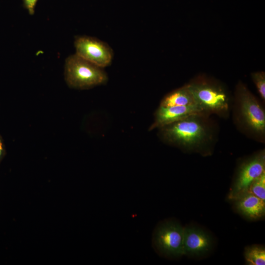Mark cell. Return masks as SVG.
I'll return each instance as SVG.
<instances>
[{"mask_svg":"<svg viewBox=\"0 0 265 265\" xmlns=\"http://www.w3.org/2000/svg\"><path fill=\"white\" fill-rule=\"evenodd\" d=\"M64 76L70 87L80 89L105 84L108 79L104 68L93 64L76 53L66 59Z\"/></svg>","mask_w":265,"mask_h":265,"instance_id":"1","label":"cell"},{"mask_svg":"<svg viewBox=\"0 0 265 265\" xmlns=\"http://www.w3.org/2000/svg\"><path fill=\"white\" fill-rule=\"evenodd\" d=\"M196 116H192L165 126L161 129L163 138L168 142L183 146L200 142L206 136V130Z\"/></svg>","mask_w":265,"mask_h":265,"instance_id":"2","label":"cell"},{"mask_svg":"<svg viewBox=\"0 0 265 265\" xmlns=\"http://www.w3.org/2000/svg\"><path fill=\"white\" fill-rule=\"evenodd\" d=\"M74 46L76 54L100 67L104 68L112 62L114 54L112 49L98 38L78 36L75 39Z\"/></svg>","mask_w":265,"mask_h":265,"instance_id":"3","label":"cell"},{"mask_svg":"<svg viewBox=\"0 0 265 265\" xmlns=\"http://www.w3.org/2000/svg\"><path fill=\"white\" fill-rule=\"evenodd\" d=\"M184 228L174 221H167L156 229L154 242L157 249L168 257L183 255Z\"/></svg>","mask_w":265,"mask_h":265,"instance_id":"4","label":"cell"},{"mask_svg":"<svg viewBox=\"0 0 265 265\" xmlns=\"http://www.w3.org/2000/svg\"><path fill=\"white\" fill-rule=\"evenodd\" d=\"M196 105L202 110L221 112L228 108V100L221 89L205 83L188 84Z\"/></svg>","mask_w":265,"mask_h":265,"instance_id":"5","label":"cell"},{"mask_svg":"<svg viewBox=\"0 0 265 265\" xmlns=\"http://www.w3.org/2000/svg\"><path fill=\"white\" fill-rule=\"evenodd\" d=\"M265 169L264 152L244 162L238 170L230 196L235 198L246 191L253 181L265 172Z\"/></svg>","mask_w":265,"mask_h":265,"instance_id":"6","label":"cell"},{"mask_svg":"<svg viewBox=\"0 0 265 265\" xmlns=\"http://www.w3.org/2000/svg\"><path fill=\"white\" fill-rule=\"evenodd\" d=\"M241 112L246 124L255 132L263 134L265 131V114L259 104L244 86L239 89Z\"/></svg>","mask_w":265,"mask_h":265,"instance_id":"7","label":"cell"},{"mask_svg":"<svg viewBox=\"0 0 265 265\" xmlns=\"http://www.w3.org/2000/svg\"><path fill=\"white\" fill-rule=\"evenodd\" d=\"M203 111L197 105L187 106H160L156 111L155 119L149 130L161 128L187 117L200 114Z\"/></svg>","mask_w":265,"mask_h":265,"instance_id":"8","label":"cell"},{"mask_svg":"<svg viewBox=\"0 0 265 265\" xmlns=\"http://www.w3.org/2000/svg\"><path fill=\"white\" fill-rule=\"evenodd\" d=\"M212 246L211 236L203 230L193 227L184 228V255L200 256L209 251Z\"/></svg>","mask_w":265,"mask_h":265,"instance_id":"9","label":"cell"},{"mask_svg":"<svg viewBox=\"0 0 265 265\" xmlns=\"http://www.w3.org/2000/svg\"><path fill=\"white\" fill-rule=\"evenodd\" d=\"M236 209L250 219H257L264 215L265 201L246 191L235 198Z\"/></svg>","mask_w":265,"mask_h":265,"instance_id":"10","label":"cell"},{"mask_svg":"<svg viewBox=\"0 0 265 265\" xmlns=\"http://www.w3.org/2000/svg\"><path fill=\"white\" fill-rule=\"evenodd\" d=\"M196 105L188 85L177 89L166 95L162 100L160 106H187Z\"/></svg>","mask_w":265,"mask_h":265,"instance_id":"11","label":"cell"},{"mask_svg":"<svg viewBox=\"0 0 265 265\" xmlns=\"http://www.w3.org/2000/svg\"><path fill=\"white\" fill-rule=\"evenodd\" d=\"M244 257L248 265H265V249L263 246L252 245L247 247L245 249Z\"/></svg>","mask_w":265,"mask_h":265,"instance_id":"12","label":"cell"},{"mask_svg":"<svg viewBox=\"0 0 265 265\" xmlns=\"http://www.w3.org/2000/svg\"><path fill=\"white\" fill-rule=\"evenodd\" d=\"M247 191L265 201V172L253 181Z\"/></svg>","mask_w":265,"mask_h":265,"instance_id":"13","label":"cell"},{"mask_svg":"<svg viewBox=\"0 0 265 265\" xmlns=\"http://www.w3.org/2000/svg\"><path fill=\"white\" fill-rule=\"evenodd\" d=\"M252 78L262 98L265 99V74L263 72L252 74Z\"/></svg>","mask_w":265,"mask_h":265,"instance_id":"14","label":"cell"},{"mask_svg":"<svg viewBox=\"0 0 265 265\" xmlns=\"http://www.w3.org/2000/svg\"><path fill=\"white\" fill-rule=\"evenodd\" d=\"M38 0H24V3L26 9L30 14H34V8Z\"/></svg>","mask_w":265,"mask_h":265,"instance_id":"15","label":"cell"},{"mask_svg":"<svg viewBox=\"0 0 265 265\" xmlns=\"http://www.w3.org/2000/svg\"><path fill=\"white\" fill-rule=\"evenodd\" d=\"M2 152H3L2 144L1 143V140H0V157H1L2 155Z\"/></svg>","mask_w":265,"mask_h":265,"instance_id":"16","label":"cell"}]
</instances>
